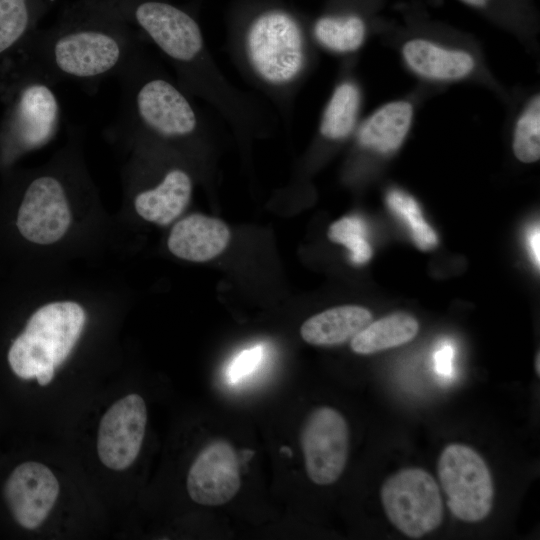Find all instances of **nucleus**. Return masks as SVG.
<instances>
[{
	"label": "nucleus",
	"mask_w": 540,
	"mask_h": 540,
	"mask_svg": "<svg viewBox=\"0 0 540 540\" xmlns=\"http://www.w3.org/2000/svg\"><path fill=\"white\" fill-rule=\"evenodd\" d=\"M24 45L26 70L54 85L70 81L90 92L118 76L143 50L124 25L101 17L67 19Z\"/></svg>",
	"instance_id": "1"
},
{
	"label": "nucleus",
	"mask_w": 540,
	"mask_h": 540,
	"mask_svg": "<svg viewBox=\"0 0 540 540\" xmlns=\"http://www.w3.org/2000/svg\"><path fill=\"white\" fill-rule=\"evenodd\" d=\"M117 77L122 98L115 126L144 142L186 143L200 134L203 123L187 91L144 50Z\"/></svg>",
	"instance_id": "2"
},
{
	"label": "nucleus",
	"mask_w": 540,
	"mask_h": 540,
	"mask_svg": "<svg viewBox=\"0 0 540 540\" xmlns=\"http://www.w3.org/2000/svg\"><path fill=\"white\" fill-rule=\"evenodd\" d=\"M85 320V311L76 302H54L39 308L9 349L13 372L22 379L36 378L41 386L49 384L55 368L79 339Z\"/></svg>",
	"instance_id": "3"
},
{
	"label": "nucleus",
	"mask_w": 540,
	"mask_h": 540,
	"mask_svg": "<svg viewBox=\"0 0 540 540\" xmlns=\"http://www.w3.org/2000/svg\"><path fill=\"white\" fill-rule=\"evenodd\" d=\"M131 19L175 68L179 84L188 92L209 91L210 60L197 22L180 8L157 0L136 2Z\"/></svg>",
	"instance_id": "4"
},
{
	"label": "nucleus",
	"mask_w": 540,
	"mask_h": 540,
	"mask_svg": "<svg viewBox=\"0 0 540 540\" xmlns=\"http://www.w3.org/2000/svg\"><path fill=\"white\" fill-rule=\"evenodd\" d=\"M240 50L250 73L272 90L293 86L306 66L302 30L283 11H268L258 16L246 30Z\"/></svg>",
	"instance_id": "5"
},
{
	"label": "nucleus",
	"mask_w": 540,
	"mask_h": 540,
	"mask_svg": "<svg viewBox=\"0 0 540 540\" xmlns=\"http://www.w3.org/2000/svg\"><path fill=\"white\" fill-rule=\"evenodd\" d=\"M20 84L1 132L6 157L44 146L54 138L61 124V105L54 84L26 69Z\"/></svg>",
	"instance_id": "6"
},
{
	"label": "nucleus",
	"mask_w": 540,
	"mask_h": 540,
	"mask_svg": "<svg viewBox=\"0 0 540 540\" xmlns=\"http://www.w3.org/2000/svg\"><path fill=\"white\" fill-rule=\"evenodd\" d=\"M437 473L451 513L461 521L485 519L493 506L494 484L482 456L472 447L451 443L441 452Z\"/></svg>",
	"instance_id": "7"
},
{
	"label": "nucleus",
	"mask_w": 540,
	"mask_h": 540,
	"mask_svg": "<svg viewBox=\"0 0 540 540\" xmlns=\"http://www.w3.org/2000/svg\"><path fill=\"white\" fill-rule=\"evenodd\" d=\"M380 498L388 520L405 536L421 538L442 523L439 486L424 469L405 468L389 476L381 486Z\"/></svg>",
	"instance_id": "8"
},
{
	"label": "nucleus",
	"mask_w": 540,
	"mask_h": 540,
	"mask_svg": "<svg viewBox=\"0 0 540 540\" xmlns=\"http://www.w3.org/2000/svg\"><path fill=\"white\" fill-rule=\"evenodd\" d=\"M349 427L336 409L321 406L306 418L300 445L308 478L316 485L335 483L346 467L349 453Z\"/></svg>",
	"instance_id": "9"
},
{
	"label": "nucleus",
	"mask_w": 540,
	"mask_h": 540,
	"mask_svg": "<svg viewBox=\"0 0 540 540\" xmlns=\"http://www.w3.org/2000/svg\"><path fill=\"white\" fill-rule=\"evenodd\" d=\"M70 222L64 181L54 173H43L31 180L18 210L20 234L32 243L48 245L64 236Z\"/></svg>",
	"instance_id": "10"
},
{
	"label": "nucleus",
	"mask_w": 540,
	"mask_h": 540,
	"mask_svg": "<svg viewBox=\"0 0 540 540\" xmlns=\"http://www.w3.org/2000/svg\"><path fill=\"white\" fill-rule=\"evenodd\" d=\"M147 417L144 399L134 393L108 408L97 434V453L104 466L122 471L134 463L145 436Z\"/></svg>",
	"instance_id": "11"
},
{
	"label": "nucleus",
	"mask_w": 540,
	"mask_h": 540,
	"mask_svg": "<svg viewBox=\"0 0 540 540\" xmlns=\"http://www.w3.org/2000/svg\"><path fill=\"white\" fill-rule=\"evenodd\" d=\"M240 486L237 452L223 439L207 444L198 453L187 474L189 497L204 506L226 504L238 493Z\"/></svg>",
	"instance_id": "12"
},
{
	"label": "nucleus",
	"mask_w": 540,
	"mask_h": 540,
	"mask_svg": "<svg viewBox=\"0 0 540 540\" xmlns=\"http://www.w3.org/2000/svg\"><path fill=\"white\" fill-rule=\"evenodd\" d=\"M59 490L56 476L46 465L29 461L11 472L3 494L16 522L23 528L35 529L49 515Z\"/></svg>",
	"instance_id": "13"
},
{
	"label": "nucleus",
	"mask_w": 540,
	"mask_h": 540,
	"mask_svg": "<svg viewBox=\"0 0 540 540\" xmlns=\"http://www.w3.org/2000/svg\"><path fill=\"white\" fill-rule=\"evenodd\" d=\"M229 240L230 232L223 221L193 214L174 225L168 248L181 259L204 262L223 252Z\"/></svg>",
	"instance_id": "14"
},
{
	"label": "nucleus",
	"mask_w": 540,
	"mask_h": 540,
	"mask_svg": "<svg viewBox=\"0 0 540 540\" xmlns=\"http://www.w3.org/2000/svg\"><path fill=\"white\" fill-rule=\"evenodd\" d=\"M192 193V180L183 169H168L153 187L139 191L134 198L136 212L145 220L167 225L186 208Z\"/></svg>",
	"instance_id": "15"
},
{
	"label": "nucleus",
	"mask_w": 540,
	"mask_h": 540,
	"mask_svg": "<svg viewBox=\"0 0 540 540\" xmlns=\"http://www.w3.org/2000/svg\"><path fill=\"white\" fill-rule=\"evenodd\" d=\"M402 54L413 71L434 80H458L469 75L475 67V60L468 52L448 49L424 38L408 40Z\"/></svg>",
	"instance_id": "16"
},
{
	"label": "nucleus",
	"mask_w": 540,
	"mask_h": 540,
	"mask_svg": "<svg viewBox=\"0 0 540 540\" xmlns=\"http://www.w3.org/2000/svg\"><path fill=\"white\" fill-rule=\"evenodd\" d=\"M372 321V313L357 305L327 309L307 319L300 328L302 339L314 346L331 347L350 341Z\"/></svg>",
	"instance_id": "17"
},
{
	"label": "nucleus",
	"mask_w": 540,
	"mask_h": 540,
	"mask_svg": "<svg viewBox=\"0 0 540 540\" xmlns=\"http://www.w3.org/2000/svg\"><path fill=\"white\" fill-rule=\"evenodd\" d=\"M413 119V106L407 101L389 102L373 112L358 128L362 147L388 154L397 150L406 138Z\"/></svg>",
	"instance_id": "18"
},
{
	"label": "nucleus",
	"mask_w": 540,
	"mask_h": 540,
	"mask_svg": "<svg viewBox=\"0 0 540 540\" xmlns=\"http://www.w3.org/2000/svg\"><path fill=\"white\" fill-rule=\"evenodd\" d=\"M418 330L419 324L413 316L393 313L371 321L350 340V347L356 354L370 355L410 342Z\"/></svg>",
	"instance_id": "19"
},
{
	"label": "nucleus",
	"mask_w": 540,
	"mask_h": 540,
	"mask_svg": "<svg viewBox=\"0 0 540 540\" xmlns=\"http://www.w3.org/2000/svg\"><path fill=\"white\" fill-rule=\"evenodd\" d=\"M360 108L356 84L344 81L336 86L324 109L319 131L328 140H341L354 130Z\"/></svg>",
	"instance_id": "20"
},
{
	"label": "nucleus",
	"mask_w": 540,
	"mask_h": 540,
	"mask_svg": "<svg viewBox=\"0 0 540 540\" xmlns=\"http://www.w3.org/2000/svg\"><path fill=\"white\" fill-rule=\"evenodd\" d=\"M364 18L353 12L327 14L316 20L313 34L320 45L328 50L347 53L360 48L366 36Z\"/></svg>",
	"instance_id": "21"
},
{
	"label": "nucleus",
	"mask_w": 540,
	"mask_h": 540,
	"mask_svg": "<svg viewBox=\"0 0 540 540\" xmlns=\"http://www.w3.org/2000/svg\"><path fill=\"white\" fill-rule=\"evenodd\" d=\"M386 203L394 215L407 226L417 247L430 250L438 244L437 234L423 218L421 209L412 196L402 190L391 189L386 194Z\"/></svg>",
	"instance_id": "22"
},
{
	"label": "nucleus",
	"mask_w": 540,
	"mask_h": 540,
	"mask_svg": "<svg viewBox=\"0 0 540 540\" xmlns=\"http://www.w3.org/2000/svg\"><path fill=\"white\" fill-rule=\"evenodd\" d=\"M513 152L523 163L540 157V98L535 95L518 117L513 133Z\"/></svg>",
	"instance_id": "23"
},
{
	"label": "nucleus",
	"mask_w": 540,
	"mask_h": 540,
	"mask_svg": "<svg viewBox=\"0 0 540 540\" xmlns=\"http://www.w3.org/2000/svg\"><path fill=\"white\" fill-rule=\"evenodd\" d=\"M32 20L29 0H0V55L27 37Z\"/></svg>",
	"instance_id": "24"
},
{
	"label": "nucleus",
	"mask_w": 540,
	"mask_h": 540,
	"mask_svg": "<svg viewBox=\"0 0 540 540\" xmlns=\"http://www.w3.org/2000/svg\"><path fill=\"white\" fill-rule=\"evenodd\" d=\"M328 238L344 245L350 251V259L355 264H364L372 256L366 224L358 216H345L332 223L328 229Z\"/></svg>",
	"instance_id": "25"
},
{
	"label": "nucleus",
	"mask_w": 540,
	"mask_h": 540,
	"mask_svg": "<svg viewBox=\"0 0 540 540\" xmlns=\"http://www.w3.org/2000/svg\"><path fill=\"white\" fill-rule=\"evenodd\" d=\"M261 345L241 351L230 363L228 378L231 383H236L253 373L260 365L263 358Z\"/></svg>",
	"instance_id": "26"
},
{
	"label": "nucleus",
	"mask_w": 540,
	"mask_h": 540,
	"mask_svg": "<svg viewBox=\"0 0 540 540\" xmlns=\"http://www.w3.org/2000/svg\"><path fill=\"white\" fill-rule=\"evenodd\" d=\"M540 231L539 225H534L527 233V245L529 249V254L537 268L540 265Z\"/></svg>",
	"instance_id": "27"
},
{
	"label": "nucleus",
	"mask_w": 540,
	"mask_h": 540,
	"mask_svg": "<svg viewBox=\"0 0 540 540\" xmlns=\"http://www.w3.org/2000/svg\"><path fill=\"white\" fill-rule=\"evenodd\" d=\"M453 349L450 345H444L435 354L436 368L440 373L447 374L451 369Z\"/></svg>",
	"instance_id": "28"
},
{
	"label": "nucleus",
	"mask_w": 540,
	"mask_h": 540,
	"mask_svg": "<svg viewBox=\"0 0 540 540\" xmlns=\"http://www.w3.org/2000/svg\"><path fill=\"white\" fill-rule=\"evenodd\" d=\"M460 3L476 10L488 11L495 9L501 2L506 0H457Z\"/></svg>",
	"instance_id": "29"
},
{
	"label": "nucleus",
	"mask_w": 540,
	"mask_h": 540,
	"mask_svg": "<svg viewBox=\"0 0 540 540\" xmlns=\"http://www.w3.org/2000/svg\"><path fill=\"white\" fill-rule=\"evenodd\" d=\"M539 360H540L539 353H537L536 358H535V372L538 376L540 374Z\"/></svg>",
	"instance_id": "30"
}]
</instances>
